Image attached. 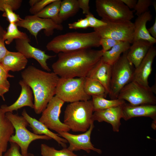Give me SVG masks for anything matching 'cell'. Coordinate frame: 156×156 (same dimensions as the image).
I'll return each instance as SVG.
<instances>
[{"label": "cell", "mask_w": 156, "mask_h": 156, "mask_svg": "<svg viewBox=\"0 0 156 156\" xmlns=\"http://www.w3.org/2000/svg\"><path fill=\"white\" fill-rule=\"evenodd\" d=\"M128 51L123 53L112 66L110 90L108 94L111 99H117L121 89L132 80L135 68L127 58Z\"/></svg>", "instance_id": "6"}, {"label": "cell", "mask_w": 156, "mask_h": 156, "mask_svg": "<svg viewBox=\"0 0 156 156\" xmlns=\"http://www.w3.org/2000/svg\"><path fill=\"white\" fill-rule=\"evenodd\" d=\"M122 105L94 112L92 120L109 123L112 126L113 131L118 132L121 124V119L123 117Z\"/></svg>", "instance_id": "16"}, {"label": "cell", "mask_w": 156, "mask_h": 156, "mask_svg": "<svg viewBox=\"0 0 156 156\" xmlns=\"http://www.w3.org/2000/svg\"><path fill=\"white\" fill-rule=\"evenodd\" d=\"M92 97L94 112L121 106L126 102L124 100L118 98L108 100L99 96Z\"/></svg>", "instance_id": "29"}, {"label": "cell", "mask_w": 156, "mask_h": 156, "mask_svg": "<svg viewBox=\"0 0 156 156\" xmlns=\"http://www.w3.org/2000/svg\"><path fill=\"white\" fill-rule=\"evenodd\" d=\"M19 83L21 89L20 95L17 100L10 105H3L0 107L5 113L12 112L14 111H17L25 106L29 107L34 109L33 93L32 90L23 80H20Z\"/></svg>", "instance_id": "18"}, {"label": "cell", "mask_w": 156, "mask_h": 156, "mask_svg": "<svg viewBox=\"0 0 156 156\" xmlns=\"http://www.w3.org/2000/svg\"><path fill=\"white\" fill-rule=\"evenodd\" d=\"M79 9L78 0L62 1L59 13L60 19L62 22L75 15Z\"/></svg>", "instance_id": "28"}, {"label": "cell", "mask_w": 156, "mask_h": 156, "mask_svg": "<svg viewBox=\"0 0 156 156\" xmlns=\"http://www.w3.org/2000/svg\"><path fill=\"white\" fill-rule=\"evenodd\" d=\"M14 77L13 75L10 74L0 63V96L4 101H5L4 94L9 91L10 87L8 78Z\"/></svg>", "instance_id": "32"}, {"label": "cell", "mask_w": 156, "mask_h": 156, "mask_svg": "<svg viewBox=\"0 0 156 156\" xmlns=\"http://www.w3.org/2000/svg\"><path fill=\"white\" fill-rule=\"evenodd\" d=\"M10 148L5 153L3 156H35L34 154L28 153L23 155L19 151L20 147L16 143L10 142Z\"/></svg>", "instance_id": "35"}, {"label": "cell", "mask_w": 156, "mask_h": 156, "mask_svg": "<svg viewBox=\"0 0 156 156\" xmlns=\"http://www.w3.org/2000/svg\"><path fill=\"white\" fill-rule=\"evenodd\" d=\"M28 60L19 52L8 51L0 63L8 71H19L25 69Z\"/></svg>", "instance_id": "24"}, {"label": "cell", "mask_w": 156, "mask_h": 156, "mask_svg": "<svg viewBox=\"0 0 156 156\" xmlns=\"http://www.w3.org/2000/svg\"><path fill=\"white\" fill-rule=\"evenodd\" d=\"M29 38L25 32L19 30L15 23H10L5 34L3 40L7 44H11L14 39H26Z\"/></svg>", "instance_id": "30"}, {"label": "cell", "mask_w": 156, "mask_h": 156, "mask_svg": "<svg viewBox=\"0 0 156 156\" xmlns=\"http://www.w3.org/2000/svg\"><path fill=\"white\" fill-rule=\"evenodd\" d=\"M40 151L42 156H77L67 148L57 150L44 144H41Z\"/></svg>", "instance_id": "31"}, {"label": "cell", "mask_w": 156, "mask_h": 156, "mask_svg": "<svg viewBox=\"0 0 156 156\" xmlns=\"http://www.w3.org/2000/svg\"><path fill=\"white\" fill-rule=\"evenodd\" d=\"M79 8L82 10L83 13L85 15L91 13L90 11L89 0H78Z\"/></svg>", "instance_id": "41"}, {"label": "cell", "mask_w": 156, "mask_h": 156, "mask_svg": "<svg viewBox=\"0 0 156 156\" xmlns=\"http://www.w3.org/2000/svg\"><path fill=\"white\" fill-rule=\"evenodd\" d=\"M102 20L106 25L94 29L101 38H108L120 42L132 43L134 32L133 23L129 21H110Z\"/></svg>", "instance_id": "8"}, {"label": "cell", "mask_w": 156, "mask_h": 156, "mask_svg": "<svg viewBox=\"0 0 156 156\" xmlns=\"http://www.w3.org/2000/svg\"><path fill=\"white\" fill-rule=\"evenodd\" d=\"M103 53L102 49H91L60 53L52 65L53 72L61 78L86 77Z\"/></svg>", "instance_id": "1"}, {"label": "cell", "mask_w": 156, "mask_h": 156, "mask_svg": "<svg viewBox=\"0 0 156 156\" xmlns=\"http://www.w3.org/2000/svg\"><path fill=\"white\" fill-rule=\"evenodd\" d=\"M29 38L15 40V48L18 51L22 53L26 58H33L39 64L42 68L48 72L51 71L48 66L47 60L56 55H50L40 49L32 46L30 44Z\"/></svg>", "instance_id": "14"}, {"label": "cell", "mask_w": 156, "mask_h": 156, "mask_svg": "<svg viewBox=\"0 0 156 156\" xmlns=\"http://www.w3.org/2000/svg\"><path fill=\"white\" fill-rule=\"evenodd\" d=\"M22 116L26 119L30 127L32 129L33 133L37 135H44L55 140L59 145L63 148H66V144L67 141L60 137L58 134L52 132L43 123L36 119L30 116L24 109L22 113Z\"/></svg>", "instance_id": "20"}, {"label": "cell", "mask_w": 156, "mask_h": 156, "mask_svg": "<svg viewBox=\"0 0 156 156\" xmlns=\"http://www.w3.org/2000/svg\"><path fill=\"white\" fill-rule=\"evenodd\" d=\"M117 98L127 101L133 106L156 104V97L151 88H146L133 81L121 89Z\"/></svg>", "instance_id": "10"}, {"label": "cell", "mask_w": 156, "mask_h": 156, "mask_svg": "<svg viewBox=\"0 0 156 156\" xmlns=\"http://www.w3.org/2000/svg\"><path fill=\"white\" fill-rule=\"evenodd\" d=\"M23 80L31 88L34 96V109L40 114L44 111L55 95L60 77L54 72L43 71L33 66L21 72Z\"/></svg>", "instance_id": "2"}, {"label": "cell", "mask_w": 156, "mask_h": 156, "mask_svg": "<svg viewBox=\"0 0 156 156\" xmlns=\"http://www.w3.org/2000/svg\"><path fill=\"white\" fill-rule=\"evenodd\" d=\"M156 56V48L152 46L138 66L135 68L132 81L149 88L148 79L152 70L153 63Z\"/></svg>", "instance_id": "15"}, {"label": "cell", "mask_w": 156, "mask_h": 156, "mask_svg": "<svg viewBox=\"0 0 156 156\" xmlns=\"http://www.w3.org/2000/svg\"><path fill=\"white\" fill-rule=\"evenodd\" d=\"M86 93L88 95L97 96L105 98L108 93L103 86L98 81L87 77H86L84 84Z\"/></svg>", "instance_id": "27"}, {"label": "cell", "mask_w": 156, "mask_h": 156, "mask_svg": "<svg viewBox=\"0 0 156 156\" xmlns=\"http://www.w3.org/2000/svg\"><path fill=\"white\" fill-rule=\"evenodd\" d=\"M156 1H153L152 5H153L154 6V8H155V11H156Z\"/></svg>", "instance_id": "47"}, {"label": "cell", "mask_w": 156, "mask_h": 156, "mask_svg": "<svg viewBox=\"0 0 156 156\" xmlns=\"http://www.w3.org/2000/svg\"><path fill=\"white\" fill-rule=\"evenodd\" d=\"M101 37L94 31L89 33L70 32L59 35L48 43L47 49L56 53L90 49L100 46Z\"/></svg>", "instance_id": "3"}, {"label": "cell", "mask_w": 156, "mask_h": 156, "mask_svg": "<svg viewBox=\"0 0 156 156\" xmlns=\"http://www.w3.org/2000/svg\"><path fill=\"white\" fill-rule=\"evenodd\" d=\"M94 121H92L88 129L81 134L75 135L68 132L63 131L59 132L58 133L69 143V146L67 148L72 152L83 150L89 153L92 150L101 154L102 150L95 148L91 141V134L94 127Z\"/></svg>", "instance_id": "13"}, {"label": "cell", "mask_w": 156, "mask_h": 156, "mask_svg": "<svg viewBox=\"0 0 156 156\" xmlns=\"http://www.w3.org/2000/svg\"><path fill=\"white\" fill-rule=\"evenodd\" d=\"M153 45L149 42L144 40L133 42L127 51V57L135 68L138 66Z\"/></svg>", "instance_id": "22"}, {"label": "cell", "mask_w": 156, "mask_h": 156, "mask_svg": "<svg viewBox=\"0 0 156 156\" xmlns=\"http://www.w3.org/2000/svg\"><path fill=\"white\" fill-rule=\"evenodd\" d=\"M6 31L0 25V39L3 40V36Z\"/></svg>", "instance_id": "45"}, {"label": "cell", "mask_w": 156, "mask_h": 156, "mask_svg": "<svg viewBox=\"0 0 156 156\" xmlns=\"http://www.w3.org/2000/svg\"><path fill=\"white\" fill-rule=\"evenodd\" d=\"M95 6L102 20L131 21L134 17L133 11L121 0H96Z\"/></svg>", "instance_id": "9"}, {"label": "cell", "mask_w": 156, "mask_h": 156, "mask_svg": "<svg viewBox=\"0 0 156 156\" xmlns=\"http://www.w3.org/2000/svg\"><path fill=\"white\" fill-rule=\"evenodd\" d=\"M83 156H87L86 155H83Z\"/></svg>", "instance_id": "48"}, {"label": "cell", "mask_w": 156, "mask_h": 156, "mask_svg": "<svg viewBox=\"0 0 156 156\" xmlns=\"http://www.w3.org/2000/svg\"><path fill=\"white\" fill-rule=\"evenodd\" d=\"M55 1V0H39L34 6L31 7L29 10V12L31 14L35 15Z\"/></svg>", "instance_id": "36"}, {"label": "cell", "mask_w": 156, "mask_h": 156, "mask_svg": "<svg viewBox=\"0 0 156 156\" xmlns=\"http://www.w3.org/2000/svg\"><path fill=\"white\" fill-rule=\"evenodd\" d=\"M122 118L127 121L139 117H148L156 120V105L133 106L126 102L122 105Z\"/></svg>", "instance_id": "17"}, {"label": "cell", "mask_w": 156, "mask_h": 156, "mask_svg": "<svg viewBox=\"0 0 156 156\" xmlns=\"http://www.w3.org/2000/svg\"><path fill=\"white\" fill-rule=\"evenodd\" d=\"M8 51L5 46V42L0 39V63L7 53Z\"/></svg>", "instance_id": "42"}, {"label": "cell", "mask_w": 156, "mask_h": 156, "mask_svg": "<svg viewBox=\"0 0 156 156\" xmlns=\"http://www.w3.org/2000/svg\"><path fill=\"white\" fill-rule=\"evenodd\" d=\"M148 31L150 34L153 37L156 39V18H155V22L153 25L149 28L147 29Z\"/></svg>", "instance_id": "44"}, {"label": "cell", "mask_w": 156, "mask_h": 156, "mask_svg": "<svg viewBox=\"0 0 156 156\" xmlns=\"http://www.w3.org/2000/svg\"><path fill=\"white\" fill-rule=\"evenodd\" d=\"M3 8L4 13L2 16L6 17L10 23H15L21 20L22 18L19 15L13 12L12 7L8 4H5Z\"/></svg>", "instance_id": "33"}, {"label": "cell", "mask_w": 156, "mask_h": 156, "mask_svg": "<svg viewBox=\"0 0 156 156\" xmlns=\"http://www.w3.org/2000/svg\"><path fill=\"white\" fill-rule=\"evenodd\" d=\"M64 103L55 95L49 102L39 119V120L49 129L57 133L61 131L69 132L70 130L60 119L61 109Z\"/></svg>", "instance_id": "11"}, {"label": "cell", "mask_w": 156, "mask_h": 156, "mask_svg": "<svg viewBox=\"0 0 156 156\" xmlns=\"http://www.w3.org/2000/svg\"><path fill=\"white\" fill-rule=\"evenodd\" d=\"M155 156H156V155Z\"/></svg>", "instance_id": "49"}, {"label": "cell", "mask_w": 156, "mask_h": 156, "mask_svg": "<svg viewBox=\"0 0 156 156\" xmlns=\"http://www.w3.org/2000/svg\"><path fill=\"white\" fill-rule=\"evenodd\" d=\"M152 18V16L149 10L138 16L133 23V42L141 40L147 41L153 45L156 43V39L153 37L150 34L146 27L147 23L151 21Z\"/></svg>", "instance_id": "21"}, {"label": "cell", "mask_w": 156, "mask_h": 156, "mask_svg": "<svg viewBox=\"0 0 156 156\" xmlns=\"http://www.w3.org/2000/svg\"><path fill=\"white\" fill-rule=\"evenodd\" d=\"M93 112L91 100L70 103L65 110L63 123L73 132H84L93 121Z\"/></svg>", "instance_id": "4"}, {"label": "cell", "mask_w": 156, "mask_h": 156, "mask_svg": "<svg viewBox=\"0 0 156 156\" xmlns=\"http://www.w3.org/2000/svg\"><path fill=\"white\" fill-rule=\"evenodd\" d=\"M22 1V0H0V11L4 12L3 7L5 4L10 5L13 10H16L20 7Z\"/></svg>", "instance_id": "40"}, {"label": "cell", "mask_w": 156, "mask_h": 156, "mask_svg": "<svg viewBox=\"0 0 156 156\" xmlns=\"http://www.w3.org/2000/svg\"><path fill=\"white\" fill-rule=\"evenodd\" d=\"M120 42L110 38H101L100 44L102 47V50L104 52L110 50L113 46Z\"/></svg>", "instance_id": "38"}, {"label": "cell", "mask_w": 156, "mask_h": 156, "mask_svg": "<svg viewBox=\"0 0 156 156\" xmlns=\"http://www.w3.org/2000/svg\"><path fill=\"white\" fill-rule=\"evenodd\" d=\"M85 77H60L55 95L65 102L70 103L90 100L91 96L85 92L84 84Z\"/></svg>", "instance_id": "7"}, {"label": "cell", "mask_w": 156, "mask_h": 156, "mask_svg": "<svg viewBox=\"0 0 156 156\" xmlns=\"http://www.w3.org/2000/svg\"><path fill=\"white\" fill-rule=\"evenodd\" d=\"M130 46L128 42H120L110 50L103 52L101 58L104 62L112 66L119 59L122 53L128 50Z\"/></svg>", "instance_id": "25"}, {"label": "cell", "mask_w": 156, "mask_h": 156, "mask_svg": "<svg viewBox=\"0 0 156 156\" xmlns=\"http://www.w3.org/2000/svg\"><path fill=\"white\" fill-rule=\"evenodd\" d=\"M88 21L89 27L97 28L105 25L106 23L102 20H99L94 17L92 13L85 15Z\"/></svg>", "instance_id": "37"}, {"label": "cell", "mask_w": 156, "mask_h": 156, "mask_svg": "<svg viewBox=\"0 0 156 156\" xmlns=\"http://www.w3.org/2000/svg\"><path fill=\"white\" fill-rule=\"evenodd\" d=\"M14 131L12 123L0 107V156H3V153L7 151L8 142Z\"/></svg>", "instance_id": "23"}, {"label": "cell", "mask_w": 156, "mask_h": 156, "mask_svg": "<svg viewBox=\"0 0 156 156\" xmlns=\"http://www.w3.org/2000/svg\"><path fill=\"white\" fill-rule=\"evenodd\" d=\"M112 73V66L104 62L101 58L90 71L86 77L99 82L104 87L109 94L110 90Z\"/></svg>", "instance_id": "19"}, {"label": "cell", "mask_w": 156, "mask_h": 156, "mask_svg": "<svg viewBox=\"0 0 156 156\" xmlns=\"http://www.w3.org/2000/svg\"><path fill=\"white\" fill-rule=\"evenodd\" d=\"M39 0H30L29 1V4L31 6V7L34 6L36 4Z\"/></svg>", "instance_id": "46"}, {"label": "cell", "mask_w": 156, "mask_h": 156, "mask_svg": "<svg viewBox=\"0 0 156 156\" xmlns=\"http://www.w3.org/2000/svg\"><path fill=\"white\" fill-rule=\"evenodd\" d=\"M151 0H138L134 9L136 12L135 14L138 16L148 11L149 7L152 5Z\"/></svg>", "instance_id": "34"}, {"label": "cell", "mask_w": 156, "mask_h": 156, "mask_svg": "<svg viewBox=\"0 0 156 156\" xmlns=\"http://www.w3.org/2000/svg\"><path fill=\"white\" fill-rule=\"evenodd\" d=\"M5 115L13 125L15 134L10 138L9 142L16 143L19 146L21 153L25 155L28 152V149L32 142L37 140H49L51 139L44 135H37L29 131L27 128L29 124L22 116L12 112H7Z\"/></svg>", "instance_id": "5"}, {"label": "cell", "mask_w": 156, "mask_h": 156, "mask_svg": "<svg viewBox=\"0 0 156 156\" xmlns=\"http://www.w3.org/2000/svg\"><path fill=\"white\" fill-rule=\"evenodd\" d=\"M61 1V0H55L35 15L40 18L50 19L57 24H62V22L59 17Z\"/></svg>", "instance_id": "26"}, {"label": "cell", "mask_w": 156, "mask_h": 156, "mask_svg": "<svg viewBox=\"0 0 156 156\" xmlns=\"http://www.w3.org/2000/svg\"><path fill=\"white\" fill-rule=\"evenodd\" d=\"M16 24L18 27L27 29L36 40L38 34L42 30H44L46 36H49L53 34L54 30L61 31L63 29L62 24H57L51 19L40 18L35 15H27Z\"/></svg>", "instance_id": "12"}, {"label": "cell", "mask_w": 156, "mask_h": 156, "mask_svg": "<svg viewBox=\"0 0 156 156\" xmlns=\"http://www.w3.org/2000/svg\"><path fill=\"white\" fill-rule=\"evenodd\" d=\"M130 9H134L137 1V0H121Z\"/></svg>", "instance_id": "43"}, {"label": "cell", "mask_w": 156, "mask_h": 156, "mask_svg": "<svg viewBox=\"0 0 156 156\" xmlns=\"http://www.w3.org/2000/svg\"><path fill=\"white\" fill-rule=\"evenodd\" d=\"M68 28L70 29H86L89 27L87 18H81L77 21L68 24Z\"/></svg>", "instance_id": "39"}]
</instances>
